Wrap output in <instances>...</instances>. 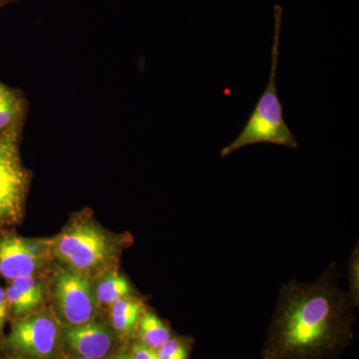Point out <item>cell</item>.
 Masks as SVG:
<instances>
[{
  "label": "cell",
  "instance_id": "obj_13",
  "mask_svg": "<svg viewBox=\"0 0 359 359\" xmlns=\"http://www.w3.org/2000/svg\"><path fill=\"white\" fill-rule=\"evenodd\" d=\"M4 289H6L7 302H8L9 316H11L13 320L22 318L41 309L42 306H40L39 302L23 294L11 283H7Z\"/></svg>",
  "mask_w": 359,
  "mask_h": 359
},
{
  "label": "cell",
  "instance_id": "obj_21",
  "mask_svg": "<svg viewBox=\"0 0 359 359\" xmlns=\"http://www.w3.org/2000/svg\"><path fill=\"white\" fill-rule=\"evenodd\" d=\"M66 359H93V358H82V356L73 355V356H70V358H68Z\"/></svg>",
  "mask_w": 359,
  "mask_h": 359
},
{
  "label": "cell",
  "instance_id": "obj_9",
  "mask_svg": "<svg viewBox=\"0 0 359 359\" xmlns=\"http://www.w3.org/2000/svg\"><path fill=\"white\" fill-rule=\"evenodd\" d=\"M147 309L145 301L134 294L115 302L107 309L109 325L123 344L133 341L142 314Z\"/></svg>",
  "mask_w": 359,
  "mask_h": 359
},
{
  "label": "cell",
  "instance_id": "obj_12",
  "mask_svg": "<svg viewBox=\"0 0 359 359\" xmlns=\"http://www.w3.org/2000/svg\"><path fill=\"white\" fill-rule=\"evenodd\" d=\"M173 337L172 330L166 321L153 311L147 309L142 314L134 340L144 346L157 351Z\"/></svg>",
  "mask_w": 359,
  "mask_h": 359
},
{
  "label": "cell",
  "instance_id": "obj_6",
  "mask_svg": "<svg viewBox=\"0 0 359 359\" xmlns=\"http://www.w3.org/2000/svg\"><path fill=\"white\" fill-rule=\"evenodd\" d=\"M22 130L0 137V231L22 222L32 173L21 160Z\"/></svg>",
  "mask_w": 359,
  "mask_h": 359
},
{
  "label": "cell",
  "instance_id": "obj_5",
  "mask_svg": "<svg viewBox=\"0 0 359 359\" xmlns=\"http://www.w3.org/2000/svg\"><path fill=\"white\" fill-rule=\"evenodd\" d=\"M62 330L51 308L40 309L13 320L0 346L9 355L23 359H56L63 346Z\"/></svg>",
  "mask_w": 359,
  "mask_h": 359
},
{
  "label": "cell",
  "instance_id": "obj_15",
  "mask_svg": "<svg viewBox=\"0 0 359 359\" xmlns=\"http://www.w3.org/2000/svg\"><path fill=\"white\" fill-rule=\"evenodd\" d=\"M194 339L187 337H172L156 351L158 359H189Z\"/></svg>",
  "mask_w": 359,
  "mask_h": 359
},
{
  "label": "cell",
  "instance_id": "obj_16",
  "mask_svg": "<svg viewBox=\"0 0 359 359\" xmlns=\"http://www.w3.org/2000/svg\"><path fill=\"white\" fill-rule=\"evenodd\" d=\"M347 271H348L349 292L351 299L354 302V306L358 308L359 304V249L358 243L351 252L349 257L348 264H347Z\"/></svg>",
  "mask_w": 359,
  "mask_h": 359
},
{
  "label": "cell",
  "instance_id": "obj_10",
  "mask_svg": "<svg viewBox=\"0 0 359 359\" xmlns=\"http://www.w3.org/2000/svg\"><path fill=\"white\" fill-rule=\"evenodd\" d=\"M27 106L25 94L20 90L0 81V137L23 129Z\"/></svg>",
  "mask_w": 359,
  "mask_h": 359
},
{
  "label": "cell",
  "instance_id": "obj_19",
  "mask_svg": "<svg viewBox=\"0 0 359 359\" xmlns=\"http://www.w3.org/2000/svg\"><path fill=\"white\" fill-rule=\"evenodd\" d=\"M109 359H133L130 353L129 344H123L122 346L118 347Z\"/></svg>",
  "mask_w": 359,
  "mask_h": 359
},
{
  "label": "cell",
  "instance_id": "obj_18",
  "mask_svg": "<svg viewBox=\"0 0 359 359\" xmlns=\"http://www.w3.org/2000/svg\"><path fill=\"white\" fill-rule=\"evenodd\" d=\"M9 308L8 302H7L6 289L0 287V337L4 332V327H6V321L8 320Z\"/></svg>",
  "mask_w": 359,
  "mask_h": 359
},
{
  "label": "cell",
  "instance_id": "obj_1",
  "mask_svg": "<svg viewBox=\"0 0 359 359\" xmlns=\"http://www.w3.org/2000/svg\"><path fill=\"white\" fill-rule=\"evenodd\" d=\"M337 263L313 283L292 280L278 294L262 359H337L354 337L356 306L339 285Z\"/></svg>",
  "mask_w": 359,
  "mask_h": 359
},
{
  "label": "cell",
  "instance_id": "obj_7",
  "mask_svg": "<svg viewBox=\"0 0 359 359\" xmlns=\"http://www.w3.org/2000/svg\"><path fill=\"white\" fill-rule=\"evenodd\" d=\"M54 263L50 238H26L0 231V278L7 282L22 276H44Z\"/></svg>",
  "mask_w": 359,
  "mask_h": 359
},
{
  "label": "cell",
  "instance_id": "obj_17",
  "mask_svg": "<svg viewBox=\"0 0 359 359\" xmlns=\"http://www.w3.org/2000/svg\"><path fill=\"white\" fill-rule=\"evenodd\" d=\"M130 353L133 359H158L156 351L144 346L137 340L129 344Z\"/></svg>",
  "mask_w": 359,
  "mask_h": 359
},
{
  "label": "cell",
  "instance_id": "obj_20",
  "mask_svg": "<svg viewBox=\"0 0 359 359\" xmlns=\"http://www.w3.org/2000/svg\"><path fill=\"white\" fill-rule=\"evenodd\" d=\"M16 0H0V9L4 8V6H9L13 4Z\"/></svg>",
  "mask_w": 359,
  "mask_h": 359
},
{
  "label": "cell",
  "instance_id": "obj_4",
  "mask_svg": "<svg viewBox=\"0 0 359 359\" xmlns=\"http://www.w3.org/2000/svg\"><path fill=\"white\" fill-rule=\"evenodd\" d=\"M50 271L51 309L61 325L76 327L97 320L101 309L94 294L93 280L56 261Z\"/></svg>",
  "mask_w": 359,
  "mask_h": 359
},
{
  "label": "cell",
  "instance_id": "obj_22",
  "mask_svg": "<svg viewBox=\"0 0 359 359\" xmlns=\"http://www.w3.org/2000/svg\"><path fill=\"white\" fill-rule=\"evenodd\" d=\"M0 359H23V358H18V356L8 355V356H6V358H0Z\"/></svg>",
  "mask_w": 359,
  "mask_h": 359
},
{
  "label": "cell",
  "instance_id": "obj_3",
  "mask_svg": "<svg viewBox=\"0 0 359 359\" xmlns=\"http://www.w3.org/2000/svg\"><path fill=\"white\" fill-rule=\"evenodd\" d=\"M282 6L273 7L275 33L271 48V66L268 85L257 101L256 107L250 114L242 132L228 146L221 150V157H228L240 149L255 144L266 143L285 146L290 149L299 148L297 138L290 131L283 118L282 103L278 95L276 70L278 65L280 33L282 28Z\"/></svg>",
  "mask_w": 359,
  "mask_h": 359
},
{
  "label": "cell",
  "instance_id": "obj_8",
  "mask_svg": "<svg viewBox=\"0 0 359 359\" xmlns=\"http://www.w3.org/2000/svg\"><path fill=\"white\" fill-rule=\"evenodd\" d=\"M62 340L63 346L74 355L93 359L110 358L120 342L109 323L98 318L76 327H63Z\"/></svg>",
  "mask_w": 359,
  "mask_h": 359
},
{
  "label": "cell",
  "instance_id": "obj_2",
  "mask_svg": "<svg viewBox=\"0 0 359 359\" xmlns=\"http://www.w3.org/2000/svg\"><path fill=\"white\" fill-rule=\"evenodd\" d=\"M131 242L128 233L117 235L103 228L89 210L73 215L50 238L54 261L92 280L118 269L123 250Z\"/></svg>",
  "mask_w": 359,
  "mask_h": 359
},
{
  "label": "cell",
  "instance_id": "obj_11",
  "mask_svg": "<svg viewBox=\"0 0 359 359\" xmlns=\"http://www.w3.org/2000/svg\"><path fill=\"white\" fill-rule=\"evenodd\" d=\"M93 289L101 311L109 309L123 297L136 294L132 283L118 269H111L93 278Z\"/></svg>",
  "mask_w": 359,
  "mask_h": 359
},
{
  "label": "cell",
  "instance_id": "obj_14",
  "mask_svg": "<svg viewBox=\"0 0 359 359\" xmlns=\"http://www.w3.org/2000/svg\"><path fill=\"white\" fill-rule=\"evenodd\" d=\"M11 283L16 289L20 290L23 294L32 297L40 306H43L45 299L48 294V289L45 285L43 276H29L15 278V280L7 282Z\"/></svg>",
  "mask_w": 359,
  "mask_h": 359
}]
</instances>
